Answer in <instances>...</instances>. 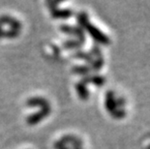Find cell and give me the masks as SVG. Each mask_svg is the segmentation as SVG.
<instances>
[{
	"mask_svg": "<svg viewBox=\"0 0 150 149\" xmlns=\"http://www.w3.org/2000/svg\"><path fill=\"white\" fill-rule=\"evenodd\" d=\"M60 3H61V2H59V1H47V5L49 6L50 10H52V9L57 8V6H58Z\"/></svg>",
	"mask_w": 150,
	"mask_h": 149,
	"instance_id": "obj_19",
	"label": "cell"
},
{
	"mask_svg": "<svg viewBox=\"0 0 150 149\" xmlns=\"http://www.w3.org/2000/svg\"><path fill=\"white\" fill-rule=\"evenodd\" d=\"M0 24L2 25H8L10 28H13V29H17L20 30L22 28V23L20 20H17V18L11 17L10 15H1L0 16Z\"/></svg>",
	"mask_w": 150,
	"mask_h": 149,
	"instance_id": "obj_5",
	"label": "cell"
},
{
	"mask_svg": "<svg viewBox=\"0 0 150 149\" xmlns=\"http://www.w3.org/2000/svg\"><path fill=\"white\" fill-rule=\"evenodd\" d=\"M105 107L108 110V112L111 114L114 110L117 109L116 106V98L114 95V92L108 90L106 93V98H105Z\"/></svg>",
	"mask_w": 150,
	"mask_h": 149,
	"instance_id": "obj_7",
	"label": "cell"
},
{
	"mask_svg": "<svg viewBox=\"0 0 150 149\" xmlns=\"http://www.w3.org/2000/svg\"><path fill=\"white\" fill-rule=\"evenodd\" d=\"M110 115L114 119H122L126 116V110L124 109H116Z\"/></svg>",
	"mask_w": 150,
	"mask_h": 149,
	"instance_id": "obj_16",
	"label": "cell"
},
{
	"mask_svg": "<svg viewBox=\"0 0 150 149\" xmlns=\"http://www.w3.org/2000/svg\"><path fill=\"white\" fill-rule=\"evenodd\" d=\"M76 20H78L79 26L81 27L82 29H84L86 32L93 38L95 42L102 44V45H108V44H110V37L102 32L99 28H97L95 25H93L89 21L87 13L85 12L78 13L76 14Z\"/></svg>",
	"mask_w": 150,
	"mask_h": 149,
	"instance_id": "obj_1",
	"label": "cell"
},
{
	"mask_svg": "<svg viewBox=\"0 0 150 149\" xmlns=\"http://www.w3.org/2000/svg\"><path fill=\"white\" fill-rule=\"evenodd\" d=\"M71 148L72 149H82L81 147H72V146H71Z\"/></svg>",
	"mask_w": 150,
	"mask_h": 149,
	"instance_id": "obj_22",
	"label": "cell"
},
{
	"mask_svg": "<svg viewBox=\"0 0 150 149\" xmlns=\"http://www.w3.org/2000/svg\"><path fill=\"white\" fill-rule=\"evenodd\" d=\"M73 57H75L76 59L83 60V61L88 63V64H91L92 61L94 60L93 56L90 54V52H76L74 54H73Z\"/></svg>",
	"mask_w": 150,
	"mask_h": 149,
	"instance_id": "obj_12",
	"label": "cell"
},
{
	"mask_svg": "<svg viewBox=\"0 0 150 149\" xmlns=\"http://www.w3.org/2000/svg\"><path fill=\"white\" fill-rule=\"evenodd\" d=\"M104 57H99V58H94V60L92 61L91 64H89L92 72H99L100 70L103 68L104 66Z\"/></svg>",
	"mask_w": 150,
	"mask_h": 149,
	"instance_id": "obj_14",
	"label": "cell"
},
{
	"mask_svg": "<svg viewBox=\"0 0 150 149\" xmlns=\"http://www.w3.org/2000/svg\"><path fill=\"white\" fill-rule=\"evenodd\" d=\"M60 149H72V148H71V146H64V147H62Z\"/></svg>",
	"mask_w": 150,
	"mask_h": 149,
	"instance_id": "obj_21",
	"label": "cell"
},
{
	"mask_svg": "<svg viewBox=\"0 0 150 149\" xmlns=\"http://www.w3.org/2000/svg\"><path fill=\"white\" fill-rule=\"evenodd\" d=\"M81 81L82 83H84L85 85H87L89 83L94 84L95 86L101 87L103 86L106 82V78H105L103 76L100 75H90V76H85V77L81 78Z\"/></svg>",
	"mask_w": 150,
	"mask_h": 149,
	"instance_id": "obj_6",
	"label": "cell"
},
{
	"mask_svg": "<svg viewBox=\"0 0 150 149\" xmlns=\"http://www.w3.org/2000/svg\"><path fill=\"white\" fill-rule=\"evenodd\" d=\"M116 106H117V109H124L126 106L125 98H123V97L116 98Z\"/></svg>",
	"mask_w": 150,
	"mask_h": 149,
	"instance_id": "obj_18",
	"label": "cell"
},
{
	"mask_svg": "<svg viewBox=\"0 0 150 149\" xmlns=\"http://www.w3.org/2000/svg\"><path fill=\"white\" fill-rule=\"evenodd\" d=\"M76 93H78V96L79 97V99H81L82 101H87L90 97V93H89V90L87 86L82 83V82L79 81V82L76 83Z\"/></svg>",
	"mask_w": 150,
	"mask_h": 149,
	"instance_id": "obj_10",
	"label": "cell"
},
{
	"mask_svg": "<svg viewBox=\"0 0 150 149\" xmlns=\"http://www.w3.org/2000/svg\"><path fill=\"white\" fill-rule=\"evenodd\" d=\"M72 72L76 75L81 76H87L89 73H91V69L89 67V65H76L75 67L72 68Z\"/></svg>",
	"mask_w": 150,
	"mask_h": 149,
	"instance_id": "obj_13",
	"label": "cell"
},
{
	"mask_svg": "<svg viewBox=\"0 0 150 149\" xmlns=\"http://www.w3.org/2000/svg\"><path fill=\"white\" fill-rule=\"evenodd\" d=\"M90 54L93 56V58H99V57H103V53L100 49V47L97 45H94L92 47V49L90 50Z\"/></svg>",
	"mask_w": 150,
	"mask_h": 149,
	"instance_id": "obj_17",
	"label": "cell"
},
{
	"mask_svg": "<svg viewBox=\"0 0 150 149\" xmlns=\"http://www.w3.org/2000/svg\"><path fill=\"white\" fill-rule=\"evenodd\" d=\"M59 29L62 33L70 35V36L76 37V40H79L81 43L82 44L85 43V39H86L85 33L83 29H82L81 27H79V25L78 26H71V25L62 24V25H60Z\"/></svg>",
	"mask_w": 150,
	"mask_h": 149,
	"instance_id": "obj_3",
	"label": "cell"
},
{
	"mask_svg": "<svg viewBox=\"0 0 150 149\" xmlns=\"http://www.w3.org/2000/svg\"><path fill=\"white\" fill-rule=\"evenodd\" d=\"M83 46V44L79 42V40L74 39V40H67L62 44V49H79Z\"/></svg>",
	"mask_w": 150,
	"mask_h": 149,
	"instance_id": "obj_11",
	"label": "cell"
},
{
	"mask_svg": "<svg viewBox=\"0 0 150 149\" xmlns=\"http://www.w3.org/2000/svg\"><path fill=\"white\" fill-rule=\"evenodd\" d=\"M26 107H39L41 109L43 107H50V103L46 98H43V97H32V98H29L26 103Z\"/></svg>",
	"mask_w": 150,
	"mask_h": 149,
	"instance_id": "obj_8",
	"label": "cell"
},
{
	"mask_svg": "<svg viewBox=\"0 0 150 149\" xmlns=\"http://www.w3.org/2000/svg\"><path fill=\"white\" fill-rule=\"evenodd\" d=\"M50 112H52L50 106L47 107H43V109H41L39 112H36L32 113V114H30L29 116H27L26 117V123L30 126L36 125L39 122L42 121L43 119L46 118V117L50 113Z\"/></svg>",
	"mask_w": 150,
	"mask_h": 149,
	"instance_id": "obj_4",
	"label": "cell"
},
{
	"mask_svg": "<svg viewBox=\"0 0 150 149\" xmlns=\"http://www.w3.org/2000/svg\"><path fill=\"white\" fill-rule=\"evenodd\" d=\"M21 31L17 29H13V28H9L7 30H4L3 33V38H8V39H15L20 36Z\"/></svg>",
	"mask_w": 150,
	"mask_h": 149,
	"instance_id": "obj_15",
	"label": "cell"
},
{
	"mask_svg": "<svg viewBox=\"0 0 150 149\" xmlns=\"http://www.w3.org/2000/svg\"><path fill=\"white\" fill-rule=\"evenodd\" d=\"M68 144L71 145L72 147H81L83 142L79 137L73 135H66L54 142L53 147L54 149H60L64 146H68Z\"/></svg>",
	"mask_w": 150,
	"mask_h": 149,
	"instance_id": "obj_2",
	"label": "cell"
},
{
	"mask_svg": "<svg viewBox=\"0 0 150 149\" xmlns=\"http://www.w3.org/2000/svg\"><path fill=\"white\" fill-rule=\"evenodd\" d=\"M3 33H4V29H3L2 25L0 24V39H1V38H3Z\"/></svg>",
	"mask_w": 150,
	"mask_h": 149,
	"instance_id": "obj_20",
	"label": "cell"
},
{
	"mask_svg": "<svg viewBox=\"0 0 150 149\" xmlns=\"http://www.w3.org/2000/svg\"><path fill=\"white\" fill-rule=\"evenodd\" d=\"M50 14L53 18H58V20H67L73 16V11L71 9H52L50 10Z\"/></svg>",
	"mask_w": 150,
	"mask_h": 149,
	"instance_id": "obj_9",
	"label": "cell"
}]
</instances>
